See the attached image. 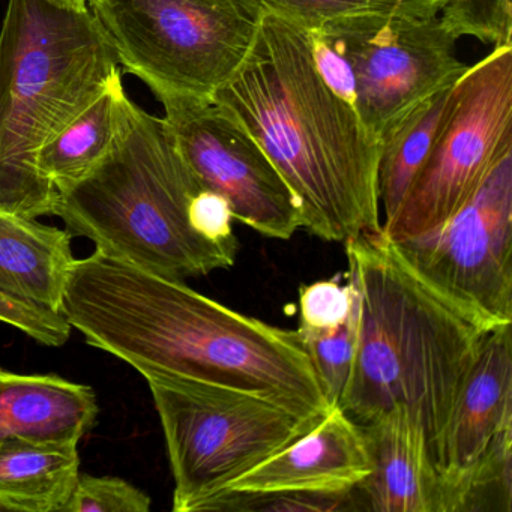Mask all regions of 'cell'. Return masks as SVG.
I'll return each instance as SVG.
<instances>
[{
	"mask_svg": "<svg viewBox=\"0 0 512 512\" xmlns=\"http://www.w3.org/2000/svg\"><path fill=\"white\" fill-rule=\"evenodd\" d=\"M455 92L457 82L434 92L380 139L377 194L382 229L397 214L413 179L424 166L451 112Z\"/></svg>",
	"mask_w": 512,
	"mask_h": 512,
	"instance_id": "obj_19",
	"label": "cell"
},
{
	"mask_svg": "<svg viewBox=\"0 0 512 512\" xmlns=\"http://www.w3.org/2000/svg\"><path fill=\"white\" fill-rule=\"evenodd\" d=\"M440 19L457 38L512 46V0H449Z\"/></svg>",
	"mask_w": 512,
	"mask_h": 512,
	"instance_id": "obj_23",
	"label": "cell"
},
{
	"mask_svg": "<svg viewBox=\"0 0 512 512\" xmlns=\"http://www.w3.org/2000/svg\"><path fill=\"white\" fill-rule=\"evenodd\" d=\"M311 58L320 79L341 100L355 109L356 80L352 65L341 47L340 41L325 28L308 29Z\"/></svg>",
	"mask_w": 512,
	"mask_h": 512,
	"instance_id": "obj_27",
	"label": "cell"
},
{
	"mask_svg": "<svg viewBox=\"0 0 512 512\" xmlns=\"http://www.w3.org/2000/svg\"><path fill=\"white\" fill-rule=\"evenodd\" d=\"M370 473L364 430L332 407L310 431L230 482L226 493H347Z\"/></svg>",
	"mask_w": 512,
	"mask_h": 512,
	"instance_id": "obj_13",
	"label": "cell"
},
{
	"mask_svg": "<svg viewBox=\"0 0 512 512\" xmlns=\"http://www.w3.org/2000/svg\"><path fill=\"white\" fill-rule=\"evenodd\" d=\"M365 511L358 487L347 493H226L215 499L206 511H265V512H337Z\"/></svg>",
	"mask_w": 512,
	"mask_h": 512,
	"instance_id": "obj_22",
	"label": "cell"
},
{
	"mask_svg": "<svg viewBox=\"0 0 512 512\" xmlns=\"http://www.w3.org/2000/svg\"><path fill=\"white\" fill-rule=\"evenodd\" d=\"M296 332L313 364L314 371L319 376L329 404L332 407H340L349 386L358 344L359 296L356 289L352 310L337 329L313 332L298 328Z\"/></svg>",
	"mask_w": 512,
	"mask_h": 512,
	"instance_id": "obj_21",
	"label": "cell"
},
{
	"mask_svg": "<svg viewBox=\"0 0 512 512\" xmlns=\"http://www.w3.org/2000/svg\"><path fill=\"white\" fill-rule=\"evenodd\" d=\"M59 313L148 383L235 389L307 418L332 409L298 332L238 313L184 280L95 250L74 260Z\"/></svg>",
	"mask_w": 512,
	"mask_h": 512,
	"instance_id": "obj_1",
	"label": "cell"
},
{
	"mask_svg": "<svg viewBox=\"0 0 512 512\" xmlns=\"http://www.w3.org/2000/svg\"><path fill=\"white\" fill-rule=\"evenodd\" d=\"M172 467L173 511L200 512L227 485L322 418L235 389L149 382Z\"/></svg>",
	"mask_w": 512,
	"mask_h": 512,
	"instance_id": "obj_7",
	"label": "cell"
},
{
	"mask_svg": "<svg viewBox=\"0 0 512 512\" xmlns=\"http://www.w3.org/2000/svg\"><path fill=\"white\" fill-rule=\"evenodd\" d=\"M361 427L371 458L358 485L365 511L443 512L440 473L421 425L394 409Z\"/></svg>",
	"mask_w": 512,
	"mask_h": 512,
	"instance_id": "obj_14",
	"label": "cell"
},
{
	"mask_svg": "<svg viewBox=\"0 0 512 512\" xmlns=\"http://www.w3.org/2000/svg\"><path fill=\"white\" fill-rule=\"evenodd\" d=\"M160 103L179 154L205 190L229 203L233 220L280 241L302 229L301 206L289 185L232 115L214 100Z\"/></svg>",
	"mask_w": 512,
	"mask_h": 512,
	"instance_id": "obj_11",
	"label": "cell"
},
{
	"mask_svg": "<svg viewBox=\"0 0 512 512\" xmlns=\"http://www.w3.org/2000/svg\"><path fill=\"white\" fill-rule=\"evenodd\" d=\"M118 64L167 98L212 100L250 53L265 11L254 0H92Z\"/></svg>",
	"mask_w": 512,
	"mask_h": 512,
	"instance_id": "obj_6",
	"label": "cell"
},
{
	"mask_svg": "<svg viewBox=\"0 0 512 512\" xmlns=\"http://www.w3.org/2000/svg\"><path fill=\"white\" fill-rule=\"evenodd\" d=\"M355 299L352 281L341 284L334 280L316 281L301 287L299 292V329L328 332L337 329L349 316Z\"/></svg>",
	"mask_w": 512,
	"mask_h": 512,
	"instance_id": "obj_25",
	"label": "cell"
},
{
	"mask_svg": "<svg viewBox=\"0 0 512 512\" xmlns=\"http://www.w3.org/2000/svg\"><path fill=\"white\" fill-rule=\"evenodd\" d=\"M80 475L76 443L0 442V509L62 512Z\"/></svg>",
	"mask_w": 512,
	"mask_h": 512,
	"instance_id": "obj_17",
	"label": "cell"
},
{
	"mask_svg": "<svg viewBox=\"0 0 512 512\" xmlns=\"http://www.w3.org/2000/svg\"><path fill=\"white\" fill-rule=\"evenodd\" d=\"M203 190L163 118L131 103L107 157L70 190L53 215L71 236L137 268L185 280L235 265L236 253L203 238L191 203Z\"/></svg>",
	"mask_w": 512,
	"mask_h": 512,
	"instance_id": "obj_5",
	"label": "cell"
},
{
	"mask_svg": "<svg viewBox=\"0 0 512 512\" xmlns=\"http://www.w3.org/2000/svg\"><path fill=\"white\" fill-rule=\"evenodd\" d=\"M212 100L277 167L301 206L302 229L341 244L382 232L380 142L320 79L304 28L263 14L244 64Z\"/></svg>",
	"mask_w": 512,
	"mask_h": 512,
	"instance_id": "obj_2",
	"label": "cell"
},
{
	"mask_svg": "<svg viewBox=\"0 0 512 512\" xmlns=\"http://www.w3.org/2000/svg\"><path fill=\"white\" fill-rule=\"evenodd\" d=\"M0 322L14 326L49 347L64 346L73 331L58 311L11 298L4 293H0Z\"/></svg>",
	"mask_w": 512,
	"mask_h": 512,
	"instance_id": "obj_26",
	"label": "cell"
},
{
	"mask_svg": "<svg viewBox=\"0 0 512 512\" xmlns=\"http://www.w3.org/2000/svg\"><path fill=\"white\" fill-rule=\"evenodd\" d=\"M322 28L340 41L355 74V110L379 142L410 110L458 82L469 68L458 59V38L440 14L352 17Z\"/></svg>",
	"mask_w": 512,
	"mask_h": 512,
	"instance_id": "obj_10",
	"label": "cell"
},
{
	"mask_svg": "<svg viewBox=\"0 0 512 512\" xmlns=\"http://www.w3.org/2000/svg\"><path fill=\"white\" fill-rule=\"evenodd\" d=\"M512 430L511 326L488 332L458 391L440 452L443 512H461L470 475L491 443Z\"/></svg>",
	"mask_w": 512,
	"mask_h": 512,
	"instance_id": "obj_12",
	"label": "cell"
},
{
	"mask_svg": "<svg viewBox=\"0 0 512 512\" xmlns=\"http://www.w3.org/2000/svg\"><path fill=\"white\" fill-rule=\"evenodd\" d=\"M73 236L0 209V293L58 311L74 263Z\"/></svg>",
	"mask_w": 512,
	"mask_h": 512,
	"instance_id": "obj_16",
	"label": "cell"
},
{
	"mask_svg": "<svg viewBox=\"0 0 512 512\" xmlns=\"http://www.w3.org/2000/svg\"><path fill=\"white\" fill-rule=\"evenodd\" d=\"M50 2L68 10H86L92 0H50Z\"/></svg>",
	"mask_w": 512,
	"mask_h": 512,
	"instance_id": "obj_29",
	"label": "cell"
},
{
	"mask_svg": "<svg viewBox=\"0 0 512 512\" xmlns=\"http://www.w3.org/2000/svg\"><path fill=\"white\" fill-rule=\"evenodd\" d=\"M151 497L118 476L79 475L62 512H148Z\"/></svg>",
	"mask_w": 512,
	"mask_h": 512,
	"instance_id": "obj_24",
	"label": "cell"
},
{
	"mask_svg": "<svg viewBox=\"0 0 512 512\" xmlns=\"http://www.w3.org/2000/svg\"><path fill=\"white\" fill-rule=\"evenodd\" d=\"M97 394L56 374L0 368V442L8 439L76 443L97 421Z\"/></svg>",
	"mask_w": 512,
	"mask_h": 512,
	"instance_id": "obj_15",
	"label": "cell"
},
{
	"mask_svg": "<svg viewBox=\"0 0 512 512\" xmlns=\"http://www.w3.org/2000/svg\"><path fill=\"white\" fill-rule=\"evenodd\" d=\"M265 13L277 14L308 29L352 17H434L449 0H254Z\"/></svg>",
	"mask_w": 512,
	"mask_h": 512,
	"instance_id": "obj_20",
	"label": "cell"
},
{
	"mask_svg": "<svg viewBox=\"0 0 512 512\" xmlns=\"http://www.w3.org/2000/svg\"><path fill=\"white\" fill-rule=\"evenodd\" d=\"M344 247L359 334L340 407L359 425L403 410L421 425L439 470L452 406L488 332L436 295L383 232Z\"/></svg>",
	"mask_w": 512,
	"mask_h": 512,
	"instance_id": "obj_3",
	"label": "cell"
},
{
	"mask_svg": "<svg viewBox=\"0 0 512 512\" xmlns=\"http://www.w3.org/2000/svg\"><path fill=\"white\" fill-rule=\"evenodd\" d=\"M509 149L512 46H494L458 80L448 119L383 235L400 241L442 226Z\"/></svg>",
	"mask_w": 512,
	"mask_h": 512,
	"instance_id": "obj_9",
	"label": "cell"
},
{
	"mask_svg": "<svg viewBox=\"0 0 512 512\" xmlns=\"http://www.w3.org/2000/svg\"><path fill=\"white\" fill-rule=\"evenodd\" d=\"M131 103L118 70L100 97L41 149L38 170L59 194L79 184L107 157L124 130Z\"/></svg>",
	"mask_w": 512,
	"mask_h": 512,
	"instance_id": "obj_18",
	"label": "cell"
},
{
	"mask_svg": "<svg viewBox=\"0 0 512 512\" xmlns=\"http://www.w3.org/2000/svg\"><path fill=\"white\" fill-rule=\"evenodd\" d=\"M89 8L8 0L0 28V209L53 215L59 193L38 170L41 149L82 115L118 71Z\"/></svg>",
	"mask_w": 512,
	"mask_h": 512,
	"instance_id": "obj_4",
	"label": "cell"
},
{
	"mask_svg": "<svg viewBox=\"0 0 512 512\" xmlns=\"http://www.w3.org/2000/svg\"><path fill=\"white\" fill-rule=\"evenodd\" d=\"M233 215L229 203L212 191L203 188L191 203V223L197 233L212 244L236 253L238 241L233 235Z\"/></svg>",
	"mask_w": 512,
	"mask_h": 512,
	"instance_id": "obj_28",
	"label": "cell"
},
{
	"mask_svg": "<svg viewBox=\"0 0 512 512\" xmlns=\"http://www.w3.org/2000/svg\"><path fill=\"white\" fill-rule=\"evenodd\" d=\"M407 266L487 332L512 325V149L475 193L424 235L391 241Z\"/></svg>",
	"mask_w": 512,
	"mask_h": 512,
	"instance_id": "obj_8",
	"label": "cell"
}]
</instances>
